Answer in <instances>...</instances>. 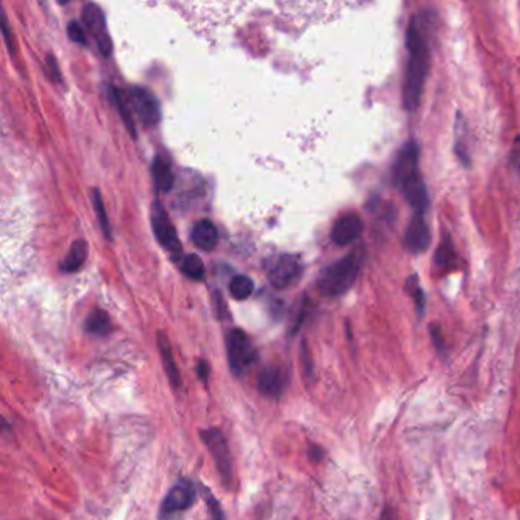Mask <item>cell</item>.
I'll use <instances>...</instances> for the list:
<instances>
[{
    "instance_id": "603a6c76",
    "label": "cell",
    "mask_w": 520,
    "mask_h": 520,
    "mask_svg": "<svg viewBox=\"0 0 520 520\" xmlns=\"http://www.w3.org/2000/svg\"><path fill=\"white\" fill-rule=\"evenodd\" d=\"M112 95H113L115 104H116V107H118L119 115L122 116L124 122H126L128 131L131 133V136L136 137V128H135V124H133V118H131V115H130V112L127 110V104H126V102H124L121 93L118 90H116V89H112Z\"/></svg>"
},
{
    "instance_id": "ac0fdd59",
    "label": "cell",
    "mask_w": 520,
    "mask_h": 520,
    "mask_svg": "<svg viewBox=\"0 0 520 520\" xmlns=\"http://www.w3.org/2000/svg\"><path fill=\"white\" fill-rule=\"evenodd\" d=\"M458 255L450 237L445 233L435 253V266L439 269H456Z\"/></svg>"
},
{
    "instance_id": "d4e9b609",
    "label": "cell",
    "mask_w": 520,
    "mask_h": 520,
    "mask_svg": "<svg viewBox=\"0 0 520 520\" xmlns=\"http://www.w3.org/2000/svg\"><path fill=\"white\" fill-rule=\"evenodd\" d=\"M406 285H407L409 295H411L414 298L415 305H416V310H418V314H423V310H424V293H423L421 285L418 284V281H416V276L409 278Z\"/></svg>"
},
{
    "instance_id": "e0dca14e",
    "label": "cell",
    "mask_w": 520,
    "mask_h": 520,
    "mask_svg": "<svg viewBox=\"0 0 520 520\" xmlns=\"http://www.w3.org/2000/svg\"><path fill=\"white\" fill-rule=\"evenodd\" d=\"M87 256V243L83 240H78L73 243L69 249V252L66 253L64 260L60 262V269L66 273L77 272L84 264Z\"/></svg>"
},
{
    "instance_id": "1f68e13d",
    "label": "cell",
    "mask_w": 520,
    "mask_h": 520,
    "mask_svg": "<svg viewBox=\"0 0 520 520\" xmlns=\"http://www.w3.org/2000/svg\"><path fill=\"white\" fill-rule=\"evenodd\" d=\"M309 455L313 461H316V463H319V461L324 458V450H322L319 445H314L311 444L310 449H309Z\"/></svg>"
},
{
    "instance_id": "484cf974",
    "label": "cell",
    "mask_w": 520,
    "mask_h": 520,
    "mask_svg": "<svg viewBox=\"0 0 520 520\" xmlns=\"http://www.w3.org/2000/svg\"><path fill=\"white\" fill-rule=\"evenodd\" d=\"M68 35L73 43H78V45H86V43H87L84 29H83L81 25L77 23V21H70V23H69Z\"/></svg>"
},
{
    "instance_id": "2e32d148",
    "label": "cell",
    "mask_w": 520,
    "mask_h": 520,
    "mask_svg": "<svg viewBox=\"0 0 520 520\" xmlns=\"http://www.w3.org/2000/svg\"><path fill=\"white\" fill-rule=\"evenodd\" d=\"M153 179H155L157 191L168 193L174 185V174L171 170V165L164 156H157L151 166Z\"/></svg>"
},
{
    "instance_id": "5b68a950",
    "label": "cell",
    "mask_w": 520,
    "mask_h": 520,
    "mask_svg": "<svg viewBox=\"0 0 520 520\" xmlns=\"http://www.w3.org/2000/svg\"><path fill=\"white\" fill-rule=\"evenodd\" d=\"M226 353H228L229 368L235 376L243 374L258 357L249 336L240 328L231 329L226 336Z\"/></svg>"
},
{
    "instance_id": "277c9868",
    "label": "cell",
    "mask_w": 520,
    "mask_h": 520,
    "mask_svg": "<svg viewBox=\"0 0 520 520\" xmlns=\"http://www.w3.org/2000/svg\"><path fill=\"white\" fill-rule=\"evenodd\" d=\"M202 441L206 445L208 452L214 459L215 467L218 470L220 478L226 487L232 485L233 482V465H232V455L229 450L228 441H226L222 430L217 427H208L200 432Z\"/></svg>"
},
{
    "instance_id": "9c48e42d",
    "label": "cell",
    "mask_w": 520,
    "mask_h": 520,
    "mask_svg": "<svg viewBox=\"0 0 520 520\" xmlns=\"http://www.w3.org/2000/svg\"><path fill=\"white\" fill-rule=\"evenodd\" d=\"M83 21L93 39L97 40V45L104 57H108L112 54V40L107 31L106 17L102 14L99 6L95 3H87L83 10Z\"/></svg>"
},
{
    "instance_id": "cb8c5ba5",
    "label": "cell",
    "mask_w": 520,
    "mask_h": 520,
    "mask_svg": "<svg viewBox=\"0 0 520 520\" xmlns=\"http://www.w3.org/2000/svg\"><path fill=\"white\" fill-rule=\"evenodd\" d=\"M93 206H95V212H97L98 215V220H99V224L102 228V232H104V235L107 238H110V224H108V220H107V214H106V209H104V203H102V199H101V194L98 189H95L93 191Z\"/></svg>"
},
{
    "instance_id": "4fadbf2b",
    "label": "cell",
    "mask_w": 520,
    "mask_h": 520,
    "mask_svg": "<svg viewBox=\"0 0 520 520\" xmlns=\"http://www.w3.org/2000/svg\"><path fill=\"white\" fill-rule=\"evenodd\" d=\"M430 244V231L429 226L424 222L421 214H416L412 222L409 223L405 233V246L412 253H421L427 251Z\"/></svg>"
},
{
    "instance_id": "ba28073f",
    "label": "cell",
    "mask_w": 520,
    "mask_h": 520,
    "mask_svg": "<svg viewBox=\"0 0 520 520\" xmlns=\"http://www.w3.org/2000/svg\"><path fill=\"white\" fill-rule=\"evenodd\" d=\"M128 99L139 119L145 126L155 127L160 119V106L155 95L141 86H131L128 89Z\"/></svg>"
},
{
    "instance_id": "6da1fadb",
    "label": "cell",
    "mask_w": 520,
    "mask_h": 520,
    "mask_svg": "<svg viewBox=\"0 0 520 520\" xmlns=\"http://www.w3.org/2000/svg\"><path fill=\"white\" fill-rule=\"evenodd\" d=\"M406 48L409 54L405 84H403V106L407 112L420 107L424 84L430 69V50L426 37L416 17H412L406 29Z\"/></svg>"
},
{
    "instance_id": "f1b7e54d",
    "label": "cell",
    "mask_w": 520,
    "mask_h": 520,
    "mask_svg": "<svg viewBox=\"0 0 520 520\" xmlns=\"http://www.w3.org/2000/svg\"><path fill=\"white\" fill-rule=\"evenodd\" d=\"M197 374H199L200 380L204 385H209V377H211V369H209V363L204 360H199L197 363Z\"/></svg>"
},
{
    "instance_id": "8fae6325",
    "label": "cell",
    "mask_w": 520,
    "mask_h": 520,
    "mask_svg": "<svg viewBox=\"0 0 520 520\" xmlns=\"http://www.w3.org/2000/svg\"><path fill=\"white\" fill-rule=\"evenodd\" d=\"M289 385L287 372L281 366H269L260 372L256 378V387L258 391L270 398H280Z\"/></svg>"
},
{
    "instance_id": "52a82bcc",
    "label": "cell",
    "mask_w": 520,
    "mask_h": 520,
    "mask_svg": "<svg viewBox=\"0 0 520 520\" xmlns=\"http://www.w3.org/2000/svg\"><path fill=\"white\" fill-rule=\"evenodd\" d=\"M197 497L195 485L189 481H179L171 487L170 492L165 496L159 510V517L162 520L171 519L183 511L189 510L194 505Z\"/></svg>"
},
{
    "instance_id": "4316f807",
    "label": "cell",
    "mask_w": 520,
    "mask_h": 520,
    "mask_svg": "<svg viewBox=\"0 0 520 520\" xmlns=\"http://www.w3.org/2000/svg\"><path fill=\"white\" fill-rule=\"evenodd\" d=\"M46 72H48V77L52 79V81L55 83L60 81V69H58V64L52 55H49L46 58Z\"/></svg>"
},
{
    "instance_id": "83f0119b",
    "label": "cell",
    "mask_w": 520,
    "mask_h": 520,
    "mask_svg": "<svg viewBox=\"0 0 520 520\" xmlns=\"http://www.w3.org/2000/svg\"><path fill=\"white\" fill-rule=\"evenodd\" d=\"M430 336H432V342H434V345L438 351H443L444 349V339H443V334H441V329H439L438 325H432L430 327Z\"/></svg>"
},
{
    "instance_id": "5bb4252c",
    "label": "cell",
    "mask_w": 520,
    "mask_h": 520,
    "mask_svg": "<svg viewBox=\"0 0 520 520\" xmlns=\"http://www.w3.org/2000/svg\"><path fill=\"white\" fill-rule=\"evenodd\" d=\"M157 348H159L160 358H162V365H164L165 374L168 377V382L171 383L174 389H179V387L182 386V377H180L177 365H175V360H174L171 343L170 340H168L166 334L164 331L157 333Z\"/></svg>"
},
{
    "instance_id": "3957f363",
    "label": "cell",
    "mask_w": 520,
    "mask_h": 520,
    "mask_svg": "<svg viewBox=\"0 0 520 520\" xmlns=\"http://www.w3.org/2000/svg\"><path fill=\"white\" fill-rule=\"evenodd\" d=\"M363 255L360 249H356L342 260L325 267L318 276L316 287L320 295L336 298L347 293L356 282L360 273Z\"/></svg>"
},
{
    "instance_id": "30bf717a",
    "label": "cell",
    "mask_w": 520,
    "mask_h": 520,
    "mask_svg": "<svg viewBox=\"0 0 520 520\" xmlns=\"http://www.w3.org/2000/svg\"><path fill=\"white\" fill-rule=\"evenodd\" d=\"M301 273L302 266L296 256L282 255L270 270L269 280L275 289H287L299 280Z\"/></svg>"
},
{
    "instance_id": "44dd1931",
    "label": "cell",
    "mask_w": 520,
    "mask_h": 520,
    "mask_svg": "<svg viewBox=\"0 0 520 520\" xmlns=\"http://www.w3.org/2000/svg\"><path fill=\"white\" fill-rule=\"evenodd\" d=\"M183 273L194 281H202L204 278V264L200 256L191 253L183 260Z\"/></svg>"
},
{
    "instance_id": "7a4b0ae2",
    "label": "cell",
    "mask_w": 520,
    "mask_h": 520,
    "mask_svg": "<svg viewBox=\"0 0 520 520\" xmlns=\"http://www.w3.org/2000/svg\"><path fill=\"white\" fill-rule=\"evenodd\" d=\"M420 146L415 141H407L397 153L392 166V182L416 214H424L429 206L427 188L420 174L418 168Z\"/></svg>"
},
{
    "instance_id": "7c38bea8",
    "label": "cell",
    "mask_w": 520,
    "mask_h": 520,
    "mask_svg": "<svg viewBox=\"0 0 520 520\" xmlns=\"http://www.w3.org/2000/svg\"><path fill=\"white\" fill-rule=\"evenodd\" d=\"M362 231L363 222L360 215L356 214V212H349V214H345L339 220H336V223L331 228V240L334 244L347 246L360 237Z\"/></svg>"
},
{
    "instance_id": "9a60e30c",
    "label": "cell",
    "mask_w": 520,
    "mask_h": 520,
    "mask_svg": "<svg viewBox=\"0 0 520 520\" xmlns=\"http://www.w3.org/2000/svg\"><path fill=\"white\" fill-rule=\"evenodd\" d=\"M191 240L202 251L209 252L212 249H215L218 243V231L209 220H200L193 228Z\"/></svg>"
},
{
    "instance_id": "8992f818",
    "label": "cell",
    "mask_w": 520,
    "mask_h": 520,
    "mask_svg": "<svg viewBox=\"0 0 520 520\" xmlns=\"http://www.w3.org/2000/svg\"><path fill=\"white\" fill-rule=\"evenodd\" d=\"M150 218H151V228H153V232H155L157 241L166 249L168 252L171 253L174 260H177L182 255V244H180L177 233H175L173 223L170 222V217H168L166 211L162 206V203L155 202L151 204Z\"/></svg>"
},
{
    "instance_id": "d6986e66",
    "label": "cell",
    "mask_w": 520,
    "mask_h": 520,
    "mask_svg": "<svg viewBox=\"0 0 520 520\" xmlns=\"http://www.w3.org/2000/svg\"><path fill=\"white\" fill-rule=\"evenodd\" d=\"M84 329L93 336H106L110 331V318L104 310H93L84 322Z\"/></svg>"
},
{
    "instance_id": "4dcf8cb0",
    "label": "cell",
    "mask_w": 520,
    "mask_h": 520,
    "mask_svg": "<svg viewBox=\"0 0 520 520\" xmlns=\"http://www.w3.org/2000/svg\"><path fill=\"white\" fill-rule=\"evenodd\" d=\"M380 520H397V511H395L392 505H385Z\"/></svg>"
},
{
    "instance_id": "7402d4cb",
    "label": "cell",
    "mask_w": 520,
    "mask_h": 520,
    "mask_svg": "<svg viewBox=\"0 0 520 520\" xmlns=\"http://www.w3.org/2000/svg\"><path fill=\"white\" fill-rule=\"evenodd\" d=\"M200 492H202L204 502H206V507H208V511H209L212 520H226V516H224L223 508H222V503H220L217 497L212 494L211 490L200 485Z\"/></svg>"
},
{
    "instance_id": "ffe728a7",
    "label": "cell",
    "mask_w": 520,
    "mask_h": 520,
    "mask_svg": "<svg viewBox=\"0 0 520 520\" xmlns=\"http://www.w3.org/2000/svg\"><path fill=\"white\" fill-rule=\"evenodd\" d=\"M229 291L233 299H237V301H244V299H247L253 293V282L249 276L238 275L235 278H232V281L229 284Z\"/></svg>"
},
{
    "instance_id": "f546056e",
    "label": "cell",
    "mask_w": 520,
    "mask_h": 520,
    "mask_svg": "<svg viewBox=\"0 0 520 520\" xmlns=\"http://www.w3.org/2000/svg\"><path fill=\"white\" fill-rule=\"evenodd\" d=\"M302 363H304V371L307 376H313V363H311V357L309 349H307L305 343H302Z\"/></svg>"
}]
</instances>
